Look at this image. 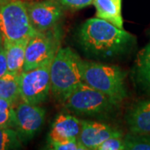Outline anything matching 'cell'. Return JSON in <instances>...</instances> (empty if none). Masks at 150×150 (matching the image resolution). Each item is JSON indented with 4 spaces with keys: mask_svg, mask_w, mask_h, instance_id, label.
I'll return each mask as SVG.
<instances>
[{
    "mask_svg": "<svg viewBox=\"0 0 150 150\" xmlns=\"http://www.w3.org/2000/svg\"><path fill=\"white\" fill-rule=\"evenodd\" d=\"M45 109L39 105H33L22 101L15 108L16 124L14 129L22 143L33 139L43 127Z\"/></svg>",
    "mask_w": 150,
    "mask_h": 150,
    "instance_id": "8",
    "label": "cell"
},
{
    "mask_svg": "<svg viewBox=\"0 0 150 150\" xmlns=\"http://www.w3.org/2000/svg\"><path fill=\"white\" fill-rule=\"evenodd\" d=\"M23 143L14 129L0 128V150L19 149Z\"/></svg>",
    "mask_w": 150,
    "mask_h": 150,
    "instance_id": "17",
    "label": "cell"
},
{
    "mask_svg": "<svg viewBox=\"0 0 150 150\" xmlns=\"http://www.w3.org/2000/svg\"><path fill=\"white\" fill-rule=\"evenodd\" d=\"M66 8L78 10L93 4V0H57Z\"/></svg>",
    "mask_w": 150,
    "mask_h": 150,
    "instance_id": "22",
    "label": "cell"
},
{
    "mask_svg": "<svg viewBox=\"0 0 150 150\" xmlns=\"http://www.w3.org/2000/svg\"><path fill=\"white\" fill-rule=\"evenodd\" d=\"M10 1H13V0H0V5H3L4 4H7Z\"/></svg>",
    "mask_w": 150,
    "mask_h": 150,
    "instance_id": "25",
    "label": "cell"
},
{
    "mask_svg": "<svg viewBox=\"0 0 150 150\" xmlns=\"http://www.w3.org/2000/svg\"><path fill=\"white\" fill-rule=\"evenodd\" d=\"M28 40L29 38L18 41H4L8 73L16 75H20L23 73L25 51Z\"/></svg>",
    "mask_w": 150,
    "mask_h": 150,
    "instance_id": "13",
    "label": "cell"
},
{
    "mask_svg": "<svg viewBox=\"0 0 150 150\" xmlns=\"http://www.w3.org/2000/svg\"><path fill=\"white\" fill-rule=\"evenodd\" d=\"M124 136L109 138L98 146L97 150H125Z\"/></svg>",
    "mask_w": 150,
    "mask_h": 150,
    "instance_id": "20",
    "label": "cell"
},
{
    "mask_svg": "<svg viewBox=\"0 0 150 150\" xmlns=\"http://www.w3.org/2000/svg\"><path fill=\"white\" fill-rule=\"evenodd\" d=\"M8 72V65H7V59L4 47L0 48V77L5 74Z\"/></svg>",
    "mask_w": 150,
    "mask_h": 150,
    "instance_id": "23",
    "label": "cell"
},
{
    "mask_svg": "<svg viewBox=\"0 0 150 150\" xmlns=\"http://www.w3.org/2000/svg\"><path fill=\"white\" fill-rule=\"evenodd\" d=\"M0 28L4 41L30 38L38 32L30 22L26 3L22 0L0 5Z\"/></svg>",
    "mask_w": 150,
    "mask_h": 150,
    "instance_id": "5",
    "label": "cell"
},
{
    "mask_svg": "<svg viewBox=\"0 0 150 150\" xmlns=\"http://www.w3.org/2000/svg\"><path fill=\"white\" fill-rule=\"evenodd\" d=\"M122 131L106 123L96 121H81V130L78 141L84 150H97L98 146L112 137H122Z\"/></svg>",
    "mask_w": 150,
    "mask_h": 150,
    "instance_id": "10",
    "label": "cell"
},
{
    "mask_svg": "<svg viewBox=\"0 0 150 150\" xmlns=\"http://www.w3.org/2000/svg\"><path fill=\"white\" fill-rule=\"evenodd\" d=\"M78 38L85 51L103 58L123 54L135 43V37L130 33L97 17L81 25Z\"/></svg>",
    "mask_w": 150,
    "mask_h": 150,
    "instance_id": "1",
    "label": "cell"
},
{
    "mask_svg": "<svg viewBox=\"0 0 150 150\" xmlns=\"http://www.w3.org/2000/svg\"><path fill=\"white\" fill-rule=\"evenodd\" d=\"M126 74L118 66L83 62V82L120 104L127 98Z\"/></svg>",
    "mask_w": 150,
    "mask_h": 150,
    "instance_id": "3",
    "label": "cell"
},
{
    "mask_svg": "<svg viewBox=\"0 0 150 150\" xmlns=\"http://www.w3.org/2000/svg\"><path fill=\"white\" fill-rule=\"evenodd\" d=\"M19 76L7 72L0 77V98L15 103L20 98Z\"/></svg>",
    "mask_w": 150,
    "mask_h": 150,
    "instance_id": "16",
    "label": "cell"
},
{
    "mask_svg": "<svg viewBox=\"0 0 150 150\" xmlns=\"http://www.w3.org/2000/svg\"><path fill=\"white\" fill-rule=\"evenodd\" d=\"M125 120L130 134H150V99L133 103L126 112Z\"/></svg>",
    "mask_w": 150,
    "mask_h": 150,
    "instance_id": "12",
    "label": "cell"
},
{
    "mask_svg": "<svg viewBox=\"0 0 150 150\" xmlns=\"http://www.w3.org/2000/svg\"><path fill=\"white\" fill-rule=\"evenodd\" d=\"M60 46V33L56 27L44 32H37L28 42L23 72L37 68L53 59Z\"/></svg>",
    "mask_w": 150,
    "mask_h": 150,
    "instance_id": "7",
    "label": "cell"
},
{
    "mask_svg": "<svg viewBox=\"0 0 150 150\" xmlns=\"http://www.w3.org/2000/svg\"><path fill=\"white\" fill-rule=\"evenodd\" d=\"M126 150H150V134H128L124 136Z\"/></svg>",
    "mask_w": 150,
    "mask_h": 150,
    "instance_id": "19",
    "label": "cell"
},
{
    "mask_svg": "<svg viewBox=\"0 0 150 150\" xmlns=\"http://www.w3.org/2000/svg\"><path fill=\"white\" fill-rule=\"evenodd\" d=\"M4 46V37H3V33L0 28V48Z\"/></svg>",
    "mask_w": 150,
    "mask_h": 150,
    "instance_id": "24",
    "label": "cell"
},
{
    "mask_svg": "<svg viewBox=\"0 0 150 150\" xmlns=\"http://www.w3.org/2000/svg\"><path fill=\"white\" fill-rule=\"evenodd\" d=\"M63 103L70 112L90 117H106L119 106L109 97L83 82Z\"/></svg>",
    "mask_w": 150,
    "mask_h": 150,
    "instance_id": "4",
    "label": "cell"
},
{
    "mask_svg": "<svg viewBox=\"0 0 150 150\" xmlns=\"http://www.w3.org/2000/svg\"><path fill=\"white\" fill-rule=\"evenodd\" d=\"M50 149L54 150H84L79 141H62L48 144Z\"/></svg>",
    "mask_w": 150,
    "mask_h": 150,
    "instance_id": "21",
    "label": "cell"
},
{
    "mask_svg": "<svg viewBox=\"0 0 150 150\" xmlns=\"http://www.w3.org/2000/svg\"><path fill=\"white\" fill-rule=\"evenodd\" d=\"M53 59L20 74L19 91L22 101L33 105H40L48 100L51 93L50 69Z\"/></svg>",
    "mask_w": 150,
    "mask_h": 150,
    "instance_id": "6",
    "label": "cell"
},
{
    "mask_svg": "<svg viewBox=\"0 0 150 150\" xmlns=\"http://www.w3.org/2000/svg\"><path fill=\"white\" fill-rule=\"evenodd\" d=\"M83 60L72 48H59L51 69V93L64 102L83 83Z\"/></svg>",
    "mask_w": 150,
    "mask_h": 150,
    "instance_id": "2",
    "label": "cell"
},
{
    "mask_svg": "<svg viewBox=\"0 0 150 150\" xmlns=\"http://www.w3.org/2000/svg\"><path fill=\"white\" fill-rule=\"evenodd\" d=\"M33 27L38 32L48 31L57 26L64 15V6L57 0H42L26 3Z\"/></svg>",
    "mask_w": 150,
    "mask_h": 150,
    "instance_id": "9",
    "label": "cell"
},
{
    "mask_svg": "<svg viewBox=\"0 0 150 150\" xmlns=\"http://www.w3.org/2000/svg\"><path fill=\"white\" fill-rule=\"evenodd\" d=\"M81 130V121L71 114H59L55 118L48 133V142L78 141Z\"/></svg>",
    "mask_w": 150,
    "mask_h": 150,
    "instance_id": "11",
    "label": "cell"
},
{
    "mask_svg": "<svg viewBox=\"0 0 150 150\" xmlns=\"http://www.w3.org/2000/svg\"><path fill=\"white\" fill-rule=\"evenodd\" d=\"M134 76L137 85L142 90L150 93V41L137 55Z\"/></svg>",
    "mask_w": 150,
    "mask_h": 150,
    "instance_id": "14",
    "label": "cell"
},
{
    "mask_svg": "<svg viewBox=\"0 0 150 150\" xmlns=\"http://www.w3.org/2000/svg\"><path fill=\"white\" fill-rule=\"evenodd\" d=\"M14 104L0 98V128H15L16 117Z\"/></svg>",
    "mask_w": 150,
    "mask_h": 150,
    "instance_id": "18",
    "label": "cell"
},
{
    "mask_svg": "<svg viewBox=\"0 0 150 150\" xmlns=\"http://www.w3.org/2000/svg\"><path fill=\"white\" fill-rule=\"evenodd\" d=\"M96 17L110 22L120 28H123L122 16V0H93Z\"/></svg>",
    "mask_w": 150,
    "mask_h": 150,
    "instance_id": "15",
    "label": "cell"
}]
</instances>
